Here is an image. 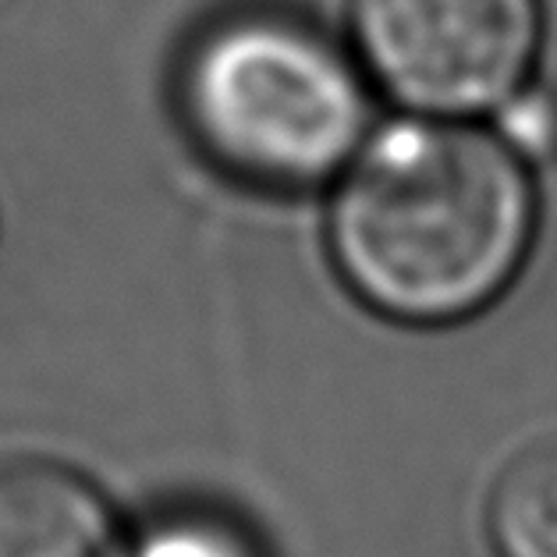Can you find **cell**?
I'll return each instance as SVG.
<instances>
[{
  "mask_svg": "<svg viewBox=\"0 0 557 557\" xmlns=\"http://www.w3.org/2000/svg\"><path fill=\"white\" fill-rule=\"evenodd\" d=\"M536 235L519 149L455 121H401L351 164L331 210L334 263L366 306L451 323L494 302Z\"/></svg>",
  "mask_w": 557,
  "mask_h": 557,
  "instance_id": "1",
  "label": "cell"
},
{
  "mask_svg": "<svg viewBox=\"0 0 557 557\" xmlns=\"http://www.w3.org/2000/svg\"><path fill=\"white\" fill-rule=\"evenodd\" d=\"M178 107L216 168L274 193L327 182L370 121L362 67L317 22L281 8L199 29L178 67Z\"/></svg>",
  "mask_w": 557,
  "mask_h": 557,
  "instance_id": "2",
  "label": "cell"
},
{
  "mask_svg": "<svg viewBox=\"0 0 557 557\" xmlns=\"http://www.w3.org/2000/svg\"><path fill=\"white\" fill-rule=\"evenodd\" d=\"M366 75L426 114L511 100L536 61L540 0H351Z\"/></svg>",
  "mask_w": 557,
  "mask_h": 557,
  "instance_id": "3",
  "label": "cell"
},
{
  "mask_svg": "<svg viewBox=\"0 0 557 557\" xmlns=\"http://www.w3.org/2000/svg\"><path fill=\"white\" fill-rule=\"evenodd\" d=\"M0 557H121L111 505L53 458H0Z\"/></svg>",
  "mask_w": 557,
  "mask_h": 557,
  "instance_id": "4",
  "label": "cell"
},
{
  "mask_svg": "<svg viewBox=\"0 0 557 557\" xmlns=\"http://www.w3.org/2000/svg\"><path fill=\"white\" fill-rule=\"evenodd\" d=\"M491 536L500 557H557V437L525 447L500 472Z\"/></svg>",
  "mask_w": 557,
  "mask_h": 557,
  "instance_id": "5",
  "label": "cell"
},
{
  "mask_svg": "<svg viewBox=\"0 0 557 557\" xmlns=\"http://www.w3.org/2000/svg\"><path fill=\"white\" fill-rule=\"evenodd\" d=\"M135 557H260L246 529L221 522L216 515H174L149 529Z\"/></svg>",
  "mask_w": 557,
  "mask_h": 557,
  "instance_id": "6",
  "label": "cell"
}]
</instances>
